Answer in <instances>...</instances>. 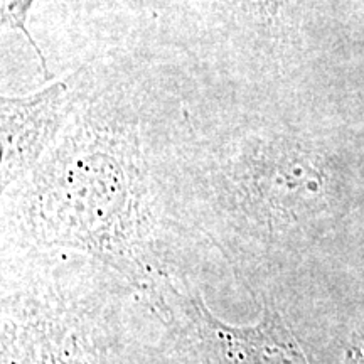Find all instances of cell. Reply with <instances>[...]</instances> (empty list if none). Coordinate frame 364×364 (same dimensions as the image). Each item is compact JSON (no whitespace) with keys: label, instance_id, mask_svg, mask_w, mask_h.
I'll return each instance as SVG.
<instances>
[{"label":"cell","instance_id":"cell-5","mask_svg":"<svg viewBox=\"0 0 364 364\" xmlns=\"http://www.w3.org/2000/svg\"><path fill=\"white\" fill-rule=\"evenodd\" d=\"M240 16H245L258 27H272L279 24L289 0H223Z\"/></svg>","mask_w":364,"mask_h":364},{"label":"cell","instance_id":"cell-6","mask_svg":"<svg viewBox=\"0 0 364 364\" xmlns=\"http://www.w3.org/2000/svg\"><path fill=\"white\" fill-rule=\"evenodd\" d=\"M33 4L34 0H2V22L11 27V29L21 33L29 41V44L33 46L36 54H38L39 65L43 68L46 78H49L51 73L48 70V63H46L44 54L41 51L38 43H36V39L31 36L29 29H27V16H29L31 9H33Z\"/></svg>","mask_w":364,"mask_h":364},{"label":"cell","instance_id":"cell-3","mask_svg":"<svg viewBox=\"0 0 364 364\" xmlns=\"http://www.w3.org/2000/svg\"><path fill=\"white\" fill-rule=\"evenodd\" d=\"M81 70L27 97L0 98L2 188L33 174L70 124L81 98Z\"/></svg>","mask_w":364,"mask_h":364},{"label":"cell","instance_id":"cell-1","mask_svg":"<svg viewBox=\"0 0 364 364\" xmlns=\"http://www.w3.org/2000/svg\"><path fill=\"white\" fill-rule=\"evenodd\" d=\"M145 198L139 132L93 105L71 118L31 174L26 216L43 243L85 250L144 279Z\"/></svg>","mask_w":364,"mask_h":364},{"label":"cell","instance_id":"cell-2","mask_svg":"<svg viewBox=\"0 0 364 364\" xmlns=\"http://www.w3.org/2000/svg\"><path fill=\"white\" fill-rule=\"evenodd\" d=\"M334 184L324 154L285 134L243 136L215 174L223 206L262 236L326 204Z\"/></svg>","mask_w":364,"mask_h":364},{"label":"cell","instance_id":"cell-4","mask_svg":"<svg viewBox=\"0 0 364 364\" xmlns=\"http://www.w3.org/2000/svg\"><path fill=\"white\" fill-rule=\"evenodd\" d=\"M189 316L213 354L223 364H302L279 314L263 309L257 326L233 327L218 321L201 299H188Z\"/></svg>","mask_w":364,"mask_h":364}]
</instances>
